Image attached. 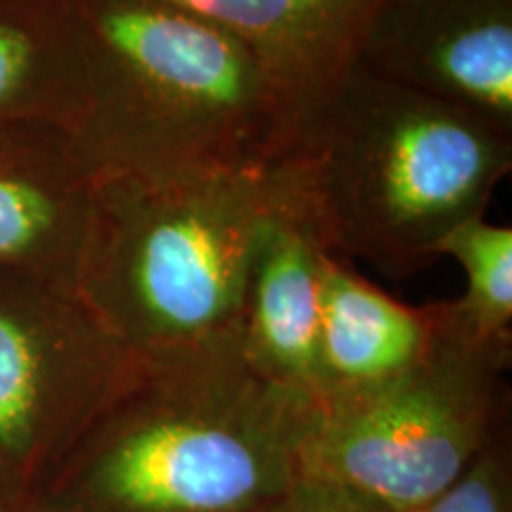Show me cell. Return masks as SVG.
Instances as JSON below:
<instances>
[{
    "mask_svg": "<svg viewBox=\"0 0 512 512\" xmlns=\"http://www.w3.org/2000/svg\"><path fill=\"white\" fill-rule=\"evenodd\" d=\"M0 512H10L8 508H5V503H3V501H0Z\"/></svg>",
    "mask_w": 512,
    "mask_h": 512,
    "instance_id": "17",
    "label": "cell"
},
{
    "mask_svg": "<svg viewBox=\"0 0 512 512\" xmlns=\"http://www.w3.org/2000/svg\"><path fill=\"white\" fill-rule=\"evenodd\" d=\"M22 512H57V510H50V508H43V505H34V508H27Z\"/></svg>",
    "mask_w": 512,
    "mask_h": 512,
    "instance_id": "16",
    "label": "cell"
},
{
    "mask_svg": "<svg viewBox=\"0 0 512 512\" xmlns=\"http://www.w3.org/2000/svg\"><path fill=\"white\" fill-rule=\"evenodd\" d=\"M510 472L508 437L501 432L470 470L422 512H512Z\"/></svg>",
    "mask_w": 512,
    "mask_h": 512,
    "instance_id": "14",
    "label": "cell"
},
{
    "mask_svg": "<svg viewBox=\"0 0 512 512\" xmlns=\"http://www.w3.org/2000/svg\"><path fill=\"white\" fill-rule=\"evenodd\" d=\"M266 512H394L347 486L299 477Z\"/></svg>",
    "mask_w": 512,
    "mask_h": 512,
    "instance_id": "15",
    "label": "cell"
},
{
    "mask_svg": "<svg viewBox=\"0 0 512 512\" xmlns=\"http://www.w3.org/2000/svg\"><path fill=\"white\" fill-rule=\"evenodd\" d=\"M356 67L512 133V0H387Z\"/></svg>",
    "mask_w": 512,
    "mask_h": 512,
    "instance_id": "7",
    "label": "cell"
},
{
    "mask_svg": "<svg viewBox=\"0 0 512 512\" xmlns=\"http://www.w3.org/2000/svg\"><path fill=\"white\" fill-rule=\"evenodd\" d=\"M434 330L437 306L396 302L325 252L320 259L318 408L411 368L432 344Z\"/></svg>",
    "mask_w": 512,
    "mask_h": 512,
    "instance_id": "11",
    "label": "cell"
},
{
    "mask_svg": "<svg viewBox=\"0 0 512 512\" xmlns=\"http://www.w3.org/2000/svg\"><path fill=\"white\" fill-rule=\"evenodd\" d=\"M93 176L74 133L0 126V271L76 290Z\"/></svg>",
    "mask_w": 512,
    "mask_h": 512,
    "instance_id": "8",
    "label": "cell"
},
{
    "mask_svg": "<svg viewBox=\"0 0 512 512\" xmlns=\"http://www.w3.org/2000/svg\"><path fill=\"white\" fill-rule=\"evenodd\" d=\"M91 74L74 0H0V126L79 133Z\"/></svg>",
    "mask_w": 512,
    "mask_h": 512,
    "instance_id": "12",
    "label": "cell"
},
{
    "mask_svg": "<svg viewBox=\"0 0 512 512\" xmlns=\"http://www.w3.org/2000/svg\"><path fill=\"white\" fill-rule=\"evenodd\" d=\"M93 174H216L285 164L306 105L247 43L164 0H74Z\"/></svg>",
    "mask_w": 512,
    "mask_h": 512,
    "instance_id": "2",
    "label": "cell"
},
{
    "mask_svg": "<svg viewBox=\"0 0 512 512\" xmlns=\"http://www.w3.org/2000/svg\"><path fill=\"white\" fill-rule=\"evenodd\" d=\"M432 344L392 380L316 411L302 477L354 489L394 512H422L505 432L512 347L470 337L451 302Z\"/></svg>",
    "mask_w": 512,
    "mask_h": 512,
    "instance_id": "5",
    "label": "cell"
},
{
    "mask_svg": "<svg viewBox=\"0 0 512 512\" xmlns=\"http://www.w3.org/2000/svg\"><path fill=\"white\" fill-rule=\"evenodd\" d=\"M138 358L79 292L0 271V501H41Z\"/></svg>",
    "mask_w": 512,
    "mask_h": 512,
    "instance_id": "6",
    "label": "cell"
},
{
    "mask_svg": "<svg viewBox=\"0 0 512 512\" xmlns=\"http://www.w3.org/2000/svg\"><path fill=\"white\" fill-rule=\"evenodd\" d=\"M439 256L467 275L465 294L451 302L460 325L477 342L512 347V228L475 216L441 240Z\"/></svg>",
    "mask_w": 512,
    "mask_h": 512,
    "instance_id": "13",
    "label": "cell"
},
{
    "mask_svg": "<svg viewBox=\"0 0 512 512\" xmlns=\"http://www.w3.org/2000/svg\"><path fill=\"white\" fill-rule=\"evenodd\" d=\"M280 169L330 254L403 280L484 216L512 169V133L354 67L306 107Z\"/></svg>",
    "mask_w": 512,
    "mask_h": 512,
    "instance_id": "3",
    "label": "cell"
},
{
    "mask_svg": "<svg viewBox=\"0 0 512 512\" xmlns=\"http://www.w3.org/2000/svg\"><path fill=\"white\" fill-rule=\"evenodd\" d=\"M287 197L280 166L95 174L76 292L136 358L238 339L256 242Z\"/></svg>",
    "mask_w": 512,
    "mask_h": 512,
    "instance_id": "4",
    "label": "cell"
},
{
    "mask_svg": "<svg viewBox=\"0 0 512 512\" xmlns=\"http://www.w3.org/2000/svg\"><path fill=\"white\" fill-rule=\"evenodd\" d=\"M238 36L306 107L356 67L387 0H164Z\"/></svg>",
    "mask_w": 512,
    "mask_h": 512,
    "instance_id": "10",
    "label": "cell"
},
{
    "mask_svg": "<svg viewBox=\"0 0 512 512\" xmlns=\"http://www.w3.org/2000/svg\"><path fill=\"white\" fill-rule=\"evenodd\" d=\"M313 422L316 406L261 375L242 354L240 337L138 358L34 505L57 512H266L304 475Z\"/></svg>",
    "mask_w": 512,
    "mask_h": 512,
    "instance_id": "1",
    "label": "cell"
},
{
    "mask_svg": "<svg viewBox=\"0 0 512 512\" xmlns=\"http://www.w3.org/2000/svg\"><path fill=\"white\" fill-rule=\"evenodd\" d=\"M325 252L328 249L290 188L287 202L256 242L240 332L247 361L316 408L320 259Z\"/></svg>",
    "mask_w": 512,
    "mask_h": 512,
    "instance_id": "9",
    "label": "cell"
}]
</instances>
